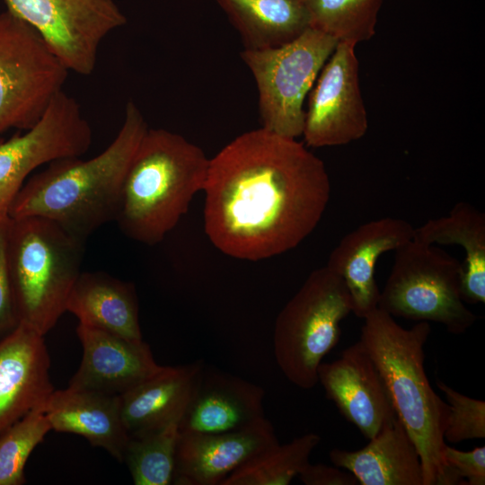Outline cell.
Listing matches in <instances>:
<instances>
[{
    "label": "cell",
    "instance_id": "6da1fadb",
    "mask_svg": "<svg viewBox=\"0 0 485 485\" xmlns=\"http://www.w3.org/2000/svg\"><path fill=\"white\" fill-rule=\"evenodd\" d=\"M204 228L230 257L257 261L287 252L316 228L331 197L324 163L295 138L263 128L209 159Z\"/></svg>",
    "mask_w": 485,
    "mask_h": 485
},
{
    "label": "cell",
    "instance_id": "7a4b0ae2",
    "mask_svg": "<svg viewBox=\"0 0 485 485\" xmlns=\"http://www.w3.org/2000/svg\"><path fill=\"white\" fill-rule=\"evenodd\" d=\"M148 128L137 106L128 101L122 126L105 150L88 160L72 157L49 163L26 181L8 216L47 218L84 242L115 221L126 172Z\"/></svg>",
    "mask_w": 485,
    "mask_h": 485
},
{
    "label": "cell",
    "instance_id": "3957f363",
    "mask_svg": "<svg viewBox=\"0 0 485 485\" xmlns=\"http://www.w3.org/2000/svg\"><path fill=\"white\" fill-rule=\"evenodd\" d=\"M364 320L359 342L378 368L396 416L417 448L423 485H463L444 457L449 406L433 390L425 371L429 322L405 329L378 307Z\"/></svg>",
    "mask_w": 485,
    "mask_h": 485
},
{
    "label": "cell",
    "instance_id": "277c9868",
    "mask_svg": "<svg viewBox=\"0 0 485 485\" xmlns=\"http://www.w3.org/2000/svg\"><path fill=\"white\" fill-rule=\"evenodd\" d=\"M209 165L203 150L182 136L148 128L126 172L115 221L129 238L161 242L203 191Z\"/></svg>",
    "mask_w": 485,
    "mask_h": 485
},
{
    "label": "cell",
    "instance_id": "5b68a950",
    "mask_svg": "<svg viewBox=\"0 0 485 485\" xmlns=\"http://www.w3.org/2000/svg\"><path fill=\"white\" fill-rule=\"evenodd\" d=\"M84 242L49 219L10 217L6 256L20 323L43 336L57 324L81 273Z\"/></svg>",
    "mask_w": 485,
    "mask_h": 485
},
{
    "label": "cell",
    "instance_id": "8992f818",
    "mask_svg": "<svg viewBox=\"0 0 485 485\" xmlns=\"http://www.w3.org/2000/svg\"><path fill=\"white\" fill-rule=\"evenodd\" d=\"M350 313L342 278L327 266L312 271L275 322L276 361L290 383L305 390L316 385L318 367L338 344L340 322Z\"/></svg>",
    "mask_w": 485,
    "mask_h": 485
},
{
    "label": "cell",
    "instance_id": "52a82bcc",
    "mask_svg": "<svg viewBox=\"0 0 485 485\" xmlns=\"http://www.w3.org/2000/svg\"><path fill=\"white\" fill-rule=\"evenodd\" d=\"M462 270L448 252L412 239L395 250L378 308L392 317L434 322L462 334L477 320L461 296Z\"/></svg>",
    "mask_w": 485,
    "mask_h": 485
},
{
    "label": "cell",
    "instance_id": "ba28073f",
    "mask_svg": "<svg viewBox=\"0 0 485 485\" xmlns=\"http://www.w3.org/2000/svg\"><path fill=\"white\" fill-rule=\"evenodd\" d=\"M337 44L310 27L282 46L243 49L241 57L258 88L261 128L289 138L303 135L304 99Z\"/></svg>",
    "mask_w": 485,
    "mask_h": 485
},
{
    "label": "cell",
    "instance_id": "9c48e42d",
    "mask_svg": "<svg viewBox=\"0 0 485 485\" xmlns=\"http://www.w3.org/2000/svg\"><path fill=\"white\" fill-rule=\"evenodd\" d=\"M68 72L36 30L9 10L0 13V134L32 128Z\"/></svg>",
    "mask_w": 485,
    "mask_h": 485
},
{
    "label": "cell",
    "instance_id": "30bf717a",
    "mask_svg": "<svg viewBox=\"0 0 485 485\" xmlns=\"http://www.w3.org/2000/svg\"><path fill=\"white\" fill-rule=\"evenodd\" d=\"M31 25L66 67L81 75L95 69L99 48L127 17L114 0H4Z\"/></svg>",
    "mask_w": 485,
    "mask_h": 485
},
{
    "label": "cell",
    "instance_id": "8fae6325",
    "mask_svg": "<svg viewBox=\"0 0 485 485\" xmlns=\"http://www.w3.org/2000/svg\"><path fill=\"white\" fill-rule=\"evenodd\" d=\"M92 141V128L78 102L64 91L54 97L32 128L0 140V218L8 216L13 201L33 171L58 159L82 156Z\"/></svg>",
    "mask_w": 485,
    "mask_h": 485
},
{
    "label": "cell",
    "instance_id": "7c38bea8",
    "mask_svg": "<svg viewBox=\"0 0 485 485\" xmlns=\"http://www.w3.org/2000/svg\"><path fill=\"white\" fill-rule=\"evenodd\" d=\"M356 47L338 42L312 87L303 131L309 146L346 145L364 137L368 129Z\"/></svg>",
    "mask_w": 485,
    "mask_h": 485
},
{
    "label": "cell",
    "instance_id": "4fadbf2b",
    "mask_svg": "<svg viewBox=\"0 0 485 485\" xmlns=\"http://www.w3.org/2000/svg\"><path fill=\"white\" fill-rule=\"evenodd\" d=\"M318 382L340 414L368 440L397 417L386 384L359 341L334 361L322 362Z\"/></svg>",
    "mask_w": 485,
    "mask_h": 485
},
{
    "label": "cell",
    "instance_id": "5bb4252c",
    "mask_svg": "<svg viewBox=\"0 0 485 485\" xmlns=\"http://www.w3.org/2000/svg\"><path fill=\"white\" fill-rule=\"evenodd\" d=\"M278 443L265 417L229 432H180L172 484L220 485L234 471Z\"/></svg>",
    "mask_w": 485,
    "mask_h": 485
},
{
    "label": "cell",
    "instance_id": "9a60e30c",
    "mask_svg": "<svg viewBox=\"0 0 485 485\" xmlns=\"http://www.w3.org/2000/svg\"><path fill=\"white\" fill-rule=\"evenodd\" d=\"M83 356L68 387L120 395L157 374L158 365L144 340L134 341L79 323Z\"/></svg>",
    "mask_w": 485,
    "mask_h": 485
},
{
    "label": "cell",
    "instance_id": "2e32d148",
    "mask_svg": "<svg viewBox=\"0 0 485 485\" xmlns=\"http://www.w3.org/2000/svg\"><path fill=\"white\" fill-rule=\"evenodd\" d=\"M414 232L412 225L401 218L372 220L346 234L331 252L326 266L344 280L357 317L364 319L378 307V259L411 241Z\"/></svg>",
    "mask_w": 485,
    "mask_h": 485
},
{
    "label": "cell",
    "instance_id": "e0dca14e",
    "mask_svg": "<svg viewBox=\"0 0 485 485\" xmlns=\"http://www.w3.org/2000/svg\"><path fill=\"white\" fill-rule=\"evenodd\" d=\"M44 336L20 323L0 340V433L35 408L55 390Z\"/></svg>",
    "mask_w": 485,
    "mask_h": 485
},
{
    "label": "cell",
    "instance_id": "ac0fdd59",
    "mask_svg": "<svg viewBox=\"0 0 485 485\" xmlns=\"http://www.w3.org/2000/svg\"><path fill=\"white\" fill-rule=\"evenodd\" d=\"M264 395V390L259 385L205 368L179 423V431L214 434L249 426L265 417Z\"/></svg>",
    "mask_w": 485,
    "mask_h": 485
},
{
    "label": "cell",
    "instance_id": "d6986e66",
    "mask_svg": "<svg viewBox=\"0 0 485 485\" xmlns=\"http://www.w3.org/2000/svg\"><path fill=\"white\" fill-rule=\"evenodd\" d=\"M44 411L52 430L79 435L123 462L129 433L121 417L119 395L67 386L51 392Z\"/></svg>",
    "mask_w": 485,
    "mask_h": 485
},
{
    "label": "cell",
    "instance_id": "ffe728a7",
    "mask_svg": "<svg viewBox=\"0 0 485 485\" xmlns=\"http://www.w3.org/2000/svg\"><path fill=\"white\" fill-rule=\"evenodd\" d=\"M203 361L163 366L157 374L119 395L129 435L180 423L202 377Z\"/></svg>",
    "mask_w": 485,
    "mask_h": 485
},
{
    "label": "cell",
    "instance_id": "44dd1931",
    "mask_svg": "<svg viewBox=\"0 0 485 485\" xmlns=\"http://www.w3.org/2000/svg\"><path fill=\"white\" fill-rule=\"evenodd\" d=\"M329 456L335 466L351 472L361 485H423L419 454L397 417L363 448H335Z\"/></svg>",
    "mask_w": 485,
    "mask_h": 485
},
{
    "label": "cell",
    "instance_id": "7402d4cb",
    "mask_svg": "<svg viewBox=\"0 0 485 485\" xmlns=\"http://www.w3.org/2000/svg\"><path fill=\"white\" fill-rule=\"evenodd\" d=\"M66 312L76 316L79 323L130 340H143L134 285L107 273L81 272L69 295Z\"/></svg>",
    "mask_w": 485,
    "mask_h": 485
},
{
    "label": "cell",
    "instance_id": "603a6c76",
    "mask_svg": "<svg viewBox=\"0 0 485 485\" xmlns=\"http://www.w3.org/2000/svg\"><path fill=\"white\" fill-rule=\"evenodd\" d=\"M413 240L427 244H458L465 251L461 296L470 304L485 303V215L467 202H458L447 216L415 228Z\"/></svg>",
    "mask_w": 485,
    "mask_h": 485
},
{
    "label": "cell",
    "instance_id": "cb8c5ba5",
    "mask_svg": "<svg viewBox=\"0 0 485 485\" xmlns=\"http://www.w3.org/2000/svg\"><path fill=\"white\" fill-rule=\"evenodd\" d=\"M238 31L244 49L276 48L310 28L304 0H215Z\"/></svg>",
    "mask_w": 485,
    "mask_h": 485
},
{
    "label": "cell",
    "instance_id": "d4e9b609",
    "mask_svg": "<svg viewBox=\"0 0 485 485\" xmlns=\"http://www.w3.org/2000/svg\"><path fill=\"white\" fill-rule=\"evenodd\" d=\"M321 436L307 433L269 447L229 474L220 485H288L310 463Z\"/></svg>",
    "mask_w": 485,
    "mask_h": 485
},
{
    "label": "cell",
    "instance_id": "484cf974",
    "mask_svg": "<svg viewBox=\"0 0 485 485\" xmlns=\"http://www.w3.org/2000/svg\"><path fill=\"white\" fill-rule=\"evenodd\" d=\"M179 435L178 422L129 435L123 462L128 467L134 484H172Z\"/></svg>",
    "mask_w": 485,
    "mask_h": 485
},
{
    "label": "cell",
    "instance_id": "4316f807",
    "mask_svg": "<svg viewBox=\"0 0 485 485\" xmlns=\"http://www.w3.org/2000/svg\"><path fill=\"white\" fill-rule=\"evenodd\" d=\"M384 0H304L310 27L338 42L357 45L375 33L377 16Z\"/></svg>",
    "mask_w": 485,
    "mask_h": 485
},
{
    "label": "cell",
    "instance_id": "83f0119b",
    "mask_svg": "<svg viewBox=\"0 0 485 485\" xmlns=\"http://www.w3.org/2000/svg\"><path fill=\"white\" fill-rule=\"evenodd\" d=\"M50 430L51 426L42 405L0 433V485L25 483L27 460Z\"/></svg>",
    "mask_w": 485,
    "mask_h": 485
},
{
    "label": "cell",
    "instance_id": "f1b7e54d",
    "mask_svg": "<svg viewBox=\"0 0 485 485\" xmlns=\"http://www.w3.org/2000/svg\"><path fill=\"white\" fill-rule=\"evenodd\" d=\"M436 384L449 406L444 440L455 444L485 438V401L464 395L441 380L437 379Z\"/></svg>",
    "mask_w": 485,
    "mask_h": 485
},
{
    "label": "cell",
    "instance_id": "f546056e",
    "mask_svg": "<svg viewBox=\"0 0 485 485\" xmlns=\"http://www.w3.org/2000/svg\"><path fill=\"white\" fill-rule=\"evenodd\" d=\"M9 216L0 218V340L19 324L7 265L6 242Z\"/></svg>",
    "mask_w": 485,
    "mask_h": 485
},
{
    "label": "cell",
    "instance_id": "4dcf8cb0",
    "mask_svg": "<svg viewBox=\"0 0 485 485\" xmlns=\"http://www.w3.org/2000/svg\"><path fill=\"white\" fill-rule=\"evenodd\" d=\"M444 457L463 485L485 484V446L462 451L446 445Z\"/></svg>",
    "mask_w": 485,
    "mask_h": 485
},
{
    "label": "cell",
    "instance_id": "1f68e13d",
    "mask_svg": "<svg viewBox=\"0 0 485 485\" xmlns=\"http://www.w3.org/2000/svg\"><path fill=\"white\" fill-rule=\"evenodd\" d=\"M300 481L305 485H356L355 476L337 466L323 463H308L298 474Z\"/></svg>",
    "mask_w": 485,
    "mask_h": 485
}]
</instances>
